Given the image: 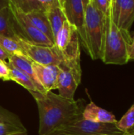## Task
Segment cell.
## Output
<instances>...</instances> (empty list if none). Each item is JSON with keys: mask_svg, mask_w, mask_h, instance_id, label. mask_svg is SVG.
I'll use <instances>...</instances> for the list:
<instances>
[{"mask_svg": "<svg viewBox=\"0 0 134 135\" xmlns=\"http://www.w3.org/2000/svg\"><path fill=\"white\" fill-rule=\"evenodd\" d=\"M30 93L35 99L39 111V135H51L83 117L82 113L85 107L83 99H68L52 91Z\"/></svg>", "mask_w": 134, "mask_h": 135, "instance_id": "1", "label": "cell"}, {"mask_svg": "<svg viewBox=\"0 0 134 135\" xmlns=\"http://www.w3.org/2000/svg\"><path fill=\"white\" fill-rule=\"evenodd\" d=\"M107 17L90 0L85 9V50L92 60L102 59L107 32Z\"/></svg>", "mask_w": 134, "mask_h": 135, "instance_id": "2", "label": "cell"}, {"mask_svg": "<svg viewBox=\"0 0 134 135\" xmlns=\"http://www.w3.org/2000/svg\"><path fill=\"white\" fill-rule=\"evenodd\" d=\"M131 40L130 32L118 28L109 13L107 17V32L101 60L105 64H126L130 61L129 48Z\"/></svg>", "mask_w": 134, "mask_h": 135, "instance_id": "3", "label": "cell"}, {"mask_svg": "<svg viewBox=\"0 0 134 135\" xmlns=\"http://www.w3.org/2000/svg\"><path fill=\"white\" fill-rule=\"evenodd\" d=\"M123 135L115 123H94L81 118L73 123L63 127L51 135Z\"/></svg>", "mask_w": 134, "mask_h": 135, "instance_id": "4", "label": "cell"}, {"mask_svg": "<svg viewBox=\"0 0 134 135\" xmlns=\"http://www.w3.org/2000/svg\"><path fill=\"white\" fill-rule=\"evenodd\" d=\"M9 7L13 13V30L17 38L33 44L47 47L54 46V44L51 42L46 35L35 28L28 21L24 13L17 9L10 3Z\"/></svg>", "mask_w": 134, "mask_h": 135, "instance_id": "5", "label": "cell"}, {"mask_svg": "<svg viewBox=\"0 0 134 135\" xmlns=\"http://www.w3.org/2000/svg\"><path fill=\"white\" fill-rule=\"evenodd\" d=\"M23 54L32 62L42 65L58 66L62 62V56L55 46L47 47L33 44L17 37Z\"/></svg>", "mask_w": 134, "mask_h": 135, "instance_id": "6", "label": "cell"}, {"mask_svg": "<svg viewBox=\"0 0 134 135\" xmlns=\"http://www.w3.org/2000/svg\"><path fill=\"white\" fill-rule=\"evenodd\" d=\"M110 16L118 28L130 32L134 22V0H111Z\"/></svg>", "mask_w": 134, "mask_h": 135, "instance_id": "7", "label": "cell"}, {"mask_svg": "<svg viewBox=\"0 0 134 135\" xmlns=\"http://www.w3.org/2000/svg\"><path fill=\"white\" fill-rule=\"evenodd\" d=\"M58 67L60 69L57 89L59 95L68 98L74 99L75 92L81 81L82 72H78L62 62Z\"/></svg>", "mask_w": 134, "mask_h": 135, "instance_id": "8", "label": "cell"}, {"mask_svg": "<svg viewBox=\"0 0 134 135\" xmlns=\"http://www.w3.org/2000/svg\"><path fill=\"white\" fill-rule=\"evenodd\" d=\"M63 9L67 21L77 30L84 48L86 45L85 30V7L82 0H63Z\"/></svg>", "mask_w": 134, "mask_h": 135, "instance_id": "9", "label": "cell"}, {"mask_svg": "<svg viewBox=\"0 0 134 135\" xmlns=\"http://www.w3.org/2000/svg\"><path fill=\"white\" fill-rule=\"evenodd\" d=\"M32 68L37 82L43 89L45 93L57 89L60 72L58 66L42 65L32 62Z\"/></svg>", "mask_w": 134, "mask_h": 135, "instance_id": "10", "label": "cell"}, {"mask_svg": "<svg viewBox=\"0 0 134 135\" xmlns=\"http://www.w3.org/2000/svg\"><path fill=\"white\" fill-rule=\"evenodd\" d=\"M27 133L17 115L0 106V135H16Z\"/></svg>", "mask_w": 134, "mask_h": 135, "instance_id": "11", "label": "cell"}, {"mask_svg": "<svg viewBox=\"0 0 134 135\" xmlns=\"http://www.w3.org/2000/svg\"><path fill=\"white\" fill-rule=\"evenodd\" d=\"M82 116L83 119L94 123H115L117 122L113 113L97 106L92 101H90V103L85 107Z\"/></svg>", "mask_w": 134, "mask_h": 135, "instance_id": "12", "label": "cell"}, {"mask_svg": "<svg viewBox=\"0 0 134 135\" xmlns=\"http://www.w3.org/2000/svg\"><path fill=\"white\" fill-rule=\"evenodd\" d=\"M25 17L35 28L39 29L44 35H46L47 38L54 44V36L51 30L47 13L44 10H33L28 13H26Z\"/></svg>", "mask_w": 134, "mask_h": 135, "instance_id": "13", "label": "cell"}, {"mask_svg": "<svg viewBox=\"0 0 134 135\" xmlns=\"http://www.w3.org/2000/svg\"><path fill=\"white\" fill-rule=\"evenodd\" d=\"M7 63L17 68V70L27 74L36 83V85L41 89V90L45 93V91L39 85V84L37 82L36 79V76L32 68V61L30 59H28L27 56H25L23 54H12L9 55L7 59Z\"/></svg>", "mask_w": 134, "mask_h": 135, "instance_id": "14", "label": "cell"}, {"mask_svg": "<svg viewBox=\"0 0 134 135\" xmlns=\"http://www.w3.org/2000/svg\"><path fill=\"white\" fill-rule=\"evenodd\" d=\"M77 35H78L77 28L66 21L54 38V46L61 53Z\"/></svg>", "mask_w": 134, "mask_h": 135, "instance_id": "15", "label": "cell"}, {"mask_svg": "<svg viewBox=\"0 0 134 135\" xmlns=\"http://www.w3.org/2000/svg\"><path fill=\"white\" fill-rule=\"evenodd\" d=\"M8 64V63H7ZM9 69V78L10 81H13L20 85L26 89L29 93L30 92H39L44 93L41 89L36 85V83L25 73L17 70V68L8 64Z\"/></svg>", "mask_w": 134, "mask_h": 135, "instance_id": "16", "label": "cell"}, {"mask_svg": "<svg viewBox=\"0 0 134 135\" xmlns=\"http://www.w3.org/2000/svg\"><path fill=\"white\" fill-rule=\"evenodd\" d=\"M0 35L16 40L13 30V13L9 6L0 10Z\"/></svg>", "mask_w": 134, "mask_h": 135, "instance_id": "17", "label": "cell"}, {"mask_svg": "<svg viewBox=\"0 0 134 135\" xmlns=\"http://www.w3.org/2000/svg\"><path fill=\"white\" fill-rule=\"evenodd\" d=\"M46 13L48 18V21L50 22L54 36L55 38L57 33L58 32L60 28L62 27L65 21H67L64 9L63 8L57 7V8H54L47 11Z\"/></svg>", "mask_w": 134, "mask_h": 135, "instance_id": "18", "label": "cell"}, {"mask_svg": "<svg viewBox=\"0 0 134 135\" xmlns=\"http://www.w3.org/2000/svg\"><path fill=\"white\" fill-rule=\"evenodd\" d=\"M117 128L124 134H131L134 131V102L122 117L115 123Z\"/></svg>", "mask_w": 134, "mask_h": 135, "instance_id": "19", "label": "cell"}, {"mask_svg": "<svg viewBox=\"0 0 134 135\" xmlns=\"http://www.w3.org/2000/svg\"><path fill=\"white\" fill-rule=\"evenodd\" d=\"M9 2L17 9L25 14L36 9L44 10L38 0H9Z\"/></svg>", "mask_w": 134, "mask_h": 135, "instance_id": "20", "label": "cell"}, {"mask_svg": "<svg viewBox=\"0 0 134 135\" xmlns=\"http://www.w3.org/2000/svg\"><path fill=\"white\" fill-rule=\"evenodd\" d=\"M0 47L9 55L23 54L22 50L16 40L2 35H0Z\"/></svg>", "mask_w": 134, "mask_h": 135, "instance_id": "21", "label": "cell"}, {"mask_svg": "<svg viewBox=\"0 0 134 135\" xmlns=\"http://www.w3.org/2000/svg\"><path fill=\"white\" fill-rule=\"evenodd\" d=\"M45 12L57 7L63 8V0H38Z\"/></svg>", "mask_w": 134, "mask_h": 135, "instance_id": "22", "label": "cell"}, {"mask_svg": "<svg viewBox=\"0 0 134 135\" xmlns=\"http://www.w3.org/2000/svg\"><path fill=\"white\" fill-rule=\"evenodd\" d=\"M94 6L102 12L105 16H108L110 13L111 2L109 0H91Z\"/></svg>", "mask_w": 134, "mask_h": 135, "instance_id": "23", "label": "cell"}, {"mask_svg": "<svg viewBox=\"0 0 134 135\" xmlns=\"http://www.w3.org/2000/svg\"><path fill=\"white\" fill-rule=\"evenodd\" d=\"M0 79L3 81H10L9 69L7 62L0 60Z\"/></svg>", "mask_w": 134, "mask_h": 135, "instance_id": "24", "label": "cell"}, {"mask_svg": "<svg viewBox=\"0 0 134 135\" xmlns=\"http://www.w3.org/2000/svg\"><path fill=\"white\" fill-rule=\"evenodd\" d=\"M131 37L132 40L129 48V59L130 60H134V33L133 36L131 35Z\"/></svg>", "mask_w": 134, "mask_h": 135, "instance_id": "25", "label": "cell"}, {"mask_svg": "<svg viewBox=\"0 0 134 135\" xmlns=\"http://www.w3.org/2000/svg\"><path fill=\"white\" fill-rule=\"evenodd\" d=\"M9 56V54H8L2 47H0V60L2 62H7V59H8Z\"/></svg>", "mask_w": 134, "mask_h": 135, "instance_id": "26", "label": "cell"}, {"mask_svg": "<svg viewBox=\"0 0 134 135\" xmlns=\"http://www.w3.org/2000/svg\"><path fill=\"white\" fill-rule=\"evenodd\" d=\"M9 0H0V10L9 6Z\"/></svg>", "mask_w": 134, "mask_h": 135, "instance_id": "27", "label": "cell"}, {"mask_svg": "<svg viewBox=\"0 0 134 135\" xmlns=\"http://www.w3.org/2000/svg\"><path fill=\"white\" fill-rule=\"evenodd\" d=\"M89 1H90V0H82V2H83V5H84V7H85H85L87 6V5L88 4Z\"/></svg>", "mask_w": 134, "mask_h": 135, "instance_id": "28", "label": "cell"}, {"mask_svg": "<svg viewBox=\"0 0 134 135\" xmlns=\"http://www.w3.org/2000/svg\"><path fill=\"white\" fill-rule=\"evenodd\" d=\"M16 135H28L27 133H24V134H16Z\"/></svg>", "mask_w": 134, "mask_h": 135, "instance_id": "29", "label": "cell"}, {"mask_svg": "<svg viewBox=\"0 0 134 135\" xmlns=\"http://www.w3.org/2000/svg\"><path fill=\"white\" fill-rule=\"evenodd\" d=\"M131 134V135H134V131H133V133H131V134Z\"/></svg>", "mask_w": 134, "mask_h": 135, "instance_id": "30", "label": "cell"}, {"mask_svg": "<svg viewBox=\"0 0 134 135\" xmlns=\"http://www.w3.org/2000/svg\"><path fill=\"white\" fill-rule=\"evenodd\" d=\"M123 135H131V134H124Z\"/></svg>", "mask_w": 134, "mask_h": 135, "instance_id": "31", "label": "cell"}, {"mask_svg": "<svg viewBox=\"0 0 134 135\" xmlns=\"http://www.w3.org/2000/svg\"><path fill=\"white\" fill-rule=\"evenodd\" d=\"M109 2H111V0H109Z\"/></svg>", "mask_w": 134, "mask_h": 135, "instance_id": "32", "label": "cell"}, {"mask_svg": "<svg viewBox=\"0 0 134 135\" xmlns=\"http://www.w3.org/2000/svg\"><path fill=\"white\" fill-rule=\"evenodd\" d=\"M97 135H104V134H97Z\"/></svg>", "mask_w": 134, "mask_h": 135, "instance_id": "33", "label": "cell"}, {"mask_svg": "<svg viewBox=\"0 0 134 135\" xmlns=\"http://www.w3.org/2000/svg\"><path fill=\"white\" fill-rule=\"evenodd\" d=\"M59 135H65V134H59Z\"/></svg>", "mask_w": 134, "mask_h": 135, "instance_id": "34", "label": "cell"}]
</instances>
